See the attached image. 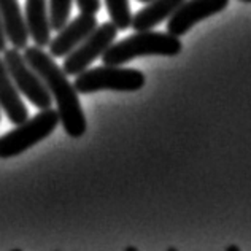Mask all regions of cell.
Returning <instances> with one entry per match:
<instances>
[{"label":"cell","instance_id":"1","mask_svg":"<svg viewBox=\"0 0 251 251\" xmlns=\"http://www.w3.org/2000/svg\"><path fill=\"white\" fill-rule=\"evenodd\" d=\"M23 54L30 67L40 75L52 100L56 102L59 120L67 135L72 138L83 137L88 129V123L78 99V92L75 86L69 81L67 74L54 62L52 56L40 46H25Z\"/></svg>","mask_w":251,"mask_h":251},{"label":"cell","instance_id":"2","mask_svg":"<svg viewBox=\"0 0 251 251\" xmlns=\"http://www.w3.org/2000/svg\"><path fill=\"white\" fill-rule=\"evenodd\" d=\"M183 43L180 37L164 32L140 30L124 40L111 43L100 56L103 64L124 65L143 56H166L174 57L181 52Z\"/></svg>","mask_w":251,"mask_h":251},{"label":"cell","instance_id":"3","mask_svg":"<svg viewBox=\"0 0 251 251\" xmlns=\"http://www.w3.org/2000/svg\"><path fill=\"white\" fill-rule=\"evenodd\" d=\"M61 123L57 110L45 108L0 137V159H10L50 137Z\"/></svg>","mask_w":251,"mask_h":251},{"label":"cell","instance_id":"4","mask_svg":"<svg viewBox=\"0 0 251 251\" xmlns=\"http://www.w3.org/2000/svg\"><path fill=\"white\" fill-rule=\"evenodd\" d=\"M147 78L137 69H127L123 65H108L86 69L75 78V89L78 94H92L99 91L134 92L142 89Z\"/></svg>","mask_w":251,"mask_h":251},{"label":"cell","instance_id":"5","mask_svg":"<svg viewBox=\"0 0 251 251\" xmlns=\"http://www.w3.org/2000/svg\"><path fill=\"white\" fill-rule=\"evenodd\" d=\"M3 62L6 65V69H8V74L13 83L16 84L18 91L32 105H35L38 110H45L51 107L52 97L48 88L45 86L40 75L27 64L21 50L6 48L3 51Z\"/></svg>","mask_w":251,"mask_h":251},{"label":"cell","instance_id":"6","mask_svg":"<svg viewBox=\"0 0 251 251\" xmlns=\"http://www.w3.org/2000/svg\"><path fill=\"white\" fill-rule=\"evenodd\" d=\"M118 27L113 23H103L91 32L76 48L65 56L62 70L67 75H78L89 69V65L100 57L105 50L115 42Z\"/></svg>","mask_w":251,"mask_h":251},{"label":"cell","instance_id":"7","mask_svg":"<svg viewBox=\"0 0 251 251\" xmlns=\"http://www.w3.org/2000/svg\"><path fill=\"white\" fill-rule=\"evenodd\" d=\"M229 5V0H184L169 18L167 32L181 37L194 27L197 23L221 13Z\"/></svg>","mask_w":251,"mask_h":251},{"label":"cell","instance_id":"8","mask_svg":"<svg viewBox=\"0 0 251 251\" xmlns=\"http://www.w3.org/2000/svg\"><path fill=\"white\" fill-rule=\"evenodd\" d=\"M99 25L96 15H86L81 13L74 21H67L64 27L57 30V35L51 38L48 45L50 54L52 57H65L80 45L86 37Z\"/></svg>","mask_w":251,"mask_h":251},{"label":"cell","instance_id":"9","mask_svg":"<svg viewBox=\"0 0 251 251\" xmlns=\"http://www.w3.org/2000/svg\"><path fill=\"white\" fill-rule=\"evenodd\" d=\"M0 108L3 110L8 121L16 126L29 118L27 107L19 96V91L11 80L3 59H0Z\"/></svg>","mask_w":251,"mask_h":251},{"label":"cell","instance_id":"10","mask_svg":"<svg viewBox=\"0 0 251 251\" xmlns=\"http://www.w3.org/2000/svg\"><path fill=\"white\" fill-rule=\"evenodd\" d=\"M0 16H2L6 40L13 48L24 50L29 42V32L18 0H0Z\"/></svg>","mask_w":251,"mask_h":251},{"label":"cell","instance_id":"11","mask_svg":"<svg viewBox=\"0 0 251 251\" xmlns=\"http://www.w3.org/2000/svg\"><path fill=\"white\" fill-rule=\"evenodd\" d=\"M25 25L29 38L40 48H46L51 42V24L48 0H25Z\"/></svg>","mask_w":251,"mask_h":251},{"label":"cell","instance_id":"12","mask_svg":"<svg viewBox=\"0 0 251 251\" xmlns=\"http://www.w3.org/2000/svg\"><path fill=\"white\" fill-rule=\"evenodd\" d=\"M183 2L184 0H151L145 8L132 16L130 27L135 32L154 29L156 25H159L162 21H166L174 15V11Z\"/></svg>","mask_w":251,"mask_h":251},{"label":"cell","instance_id":"13","mask_svg":"<svg viewBox=\"0 0 251 251\" xmlns=\"http://www.w3.org/2000/svg\"><path fill=\"white\" fill-rule=\"evenodd\" d=\"M105 5H107L111 23L116 25L118 30H126L130 27L132 13L129 0H105Z\"/></svg>","mask_w":251,"mask_h":251},{"label":"cell","instance_id":"14","mask_svg":"<svg viewBox=\"0 0 251 251\" xmlns=\"http://www.w3.org/2000/svg\"><path fill=\"white\" fill-rule=\"evenodd\" d=\"M72 5H74V0H50L48 11H50V24L52 30H59L69 21Z\"/></svg>","mask_w":251,"mask_h":251},{"label":"cell","instance_id":"15","mask_svg":"<svg viewBox=\"0 0 251 251\" xmlns=\"http://www.w3.org/2000/svg\"><path fill=\"white\" fill-rule=\"evenodd\" d=\"M78 8L86 15H96L100 10V0H75Z\"/></svg>","mask_w":251,"mask_h":251},{"label":"cell","instance_id":"16","mask_svg":"<svg viewBox=\"0 0 251 251\" xmlns=\"http://www.w3.org/2000/svg\"><path fill=\"white\" fill-rule=\"evenodd\" d=\"M6 35H5V29H3V23H2V16H0V52H3L6 50Z\"/></svg>","mask_w":251,"mask_h":251},{"label":"cell","instance_id":"17","mask_svg":"<svg viewBox=\"0 0 251 251\" xmlns=\"http://www.w3.org/2000/svg\"><path fill=\"white\" fill-rule=\"evenodd\" d=\"M240 248L237 247V245H229L227 248H226V251H239Z\"/></svg>","mask_w":251,"mask_h":251},{"label":"cell","instance_id":"18","mask_svg":"<svg viewBox=\"0 0 251 251\" xmlns=\"http://www.w3.org/2000/svg\"><path fill=\"white\" fill-rule=\"evenodd\" d=\"M126 250H127V251H137V248H135V247H127Z\"/></svg>","mask_w":251,"mask_h":251},{"label":"cell","instance_id":"19","mask_svg":"<svg viewBox=\"0 0 251 251\" xmlns=\"http://www.w3.org/2000/svg\"><path fill=\"white\" fill-rule=\"evenodd\" d=\"M138 2H142V3H148V2H151V0H138Z\"/></svg>","mask_w":251,"mask_h":251},{"label":"cell","instance_id":"20","mask_svg":"<svg viewBox=\"0 0 251 251\" xmlns=\"http://www.w3.org/2000/svg\"><path fill=\"white\" fill-rule=\"evenodd\" d=\"M240 2H245V3H250V2H251V0H240Z\"/></svg>","mask_w":251,"mask_h":251},{"label":"cell","instance_id":"21","mask_svg":"<svg viewBox=\"0 0 251 251\" xmlns=\"http://www.w3.org/2000/svg\"><path fill=\"white\" fill-rule=\"evenodd\" d=\"M0 118H2V115H0Z\"/></svg>","mask_w":251,"mask_h":251}]
</instances>
